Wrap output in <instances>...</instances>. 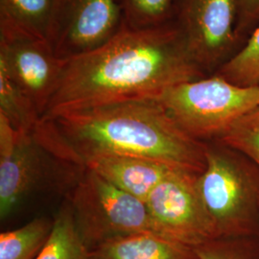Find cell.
<instances>
[{
	"mask_svg": "<svg viewBox=\"0 0 259 259\" xmlns=\"http://www.w3.org/2000/svg\"><path fill=\"white\" fill-rule=\"evenodd\" d=\"M205 75L174 20L144 29L123 23L102 47L66 60L41 120L114 104L158 100L168 89Z\"/></svg>",
	"mask_w": 259,
	"mask_h": 259,
	"instance_id": "obj_1",
	"label": "cell"
},
{
	"mask_svg": "<svg viewBox=\"0 0 259 259\" xmlns=\"http://www.w3.org/2000/svg\"><path fill=\"white\" fill-rule=\"evenodd\" d=\"M70 161L93 154L143 157L202 174L205 143L181 129L157 100L134 101L70 112L55 120Z\"/></svg>",
	"mask_w": 259,
	"mask_h": 259,
	"instance_id": "obj_2",
	"label": "cell"
},
{
	"mask_svg": "<svg viewBox=\"0 0 259 259\" xmlns=\"http://www.w3.org/2000/svg\"><path fill=\"white\" fill-rule=\"evenodd\" d=\"M205 143L199 188L219 237H259V167L221 141Z\"/></svg>",
	"mask_w": 259,
	"mask_h": 259,
	"instance_id": "obj_3",
	"label": "cell"
},
{
	"mask_svg": "<svg viewBox=\"0 0 259 259\" xmlns=\"http://www.w3.org/2000/svg\"><path fill=\"white\" fill-rule=\"evenodd\" d=\"M157 101L188 136L210 142L259 107V88L239 87L213 74L176 84Z\"/></svg>",
	"mask_w": 259,
	"mask_h": 259,
	"instance_id": "obj_4",
	"label": "cell"
},
{
	"mask_svg": "<svg viewBox=\"0 0 259 259\" xmlns=\"http://www.w3.org/2000/svg\"><path fill=\"white\" fill-rule=\"evenodd\" d=\"M85 170L69 204L78 232L90 250L132 234L157 233L145 202Z\"/></svg>",
	"mask_w": 259,
	"mask_h": 259,
	"instance_id": "obj_5",
	"label": "cell"
},
{
	"mask_svg": "<svg viewBox=\"0 0 259 259\" xmlns=\"http://www.w3.org/2000/svg\"><path fill=\"white\" fill-rule=\"evenodd\" d=\"M199 176L173 170L145 201L156 232L193 249L219 237L200 192Z\"/></svg>",
	"mask_w": 259,
	"mask_h": 259,
	"instance_id": "obj_6",
	"label": "cell"
},
{
	"mask_svg": "<svg viewBox=\"0 0 259 259\" xmlns=\"http://www.w3.org/2000/svg\"><path fill=\"white\" fill-rule=\"evenodd\" d=\"M173 20L205 74L232 57L238 38L237 0H176Z\"/></svg>",
	"mask_w": 259,
	"mask_h": 259,
	"instance_id": "obj_7",
	"label": "cell"
},
{
	"mask_svg": "<svg viewBox=\"0 0 259 259\" xmlns=\"http://www.w3.org/2000/svg\"><path fill=\"white\" fill-rule=\"evenodd\" d=\"M122 26L117 0H57L49 44L67 60L102 47Z\"/></svg>",
	"mask_w": 259,
	"mask_h": 259,
	"instance_id": "obj_8",
	"label": "cell"
},
{
	"mask_svg": "<svg viewBox=\"0 0 259 259\" xmlns=\"http://www.w3.org/2000/svg\"><path fill=\"white\" fill-rule=\"evenodd\" d=\"M65 64L48 41L0 33V66L27 94L40 116L55 93Z\"/></svg>",
	"mask_w": 259,
	"mask_h": 259,
	"instance_id": "obj_9",
	"label": "cell"
},
{
	"mask_svg": "<svg viewBox=\"0 0 259 259\" xmlns=\"http://www.w3.org/2000/svg\"><path fill=\"white\" fill-rule=\"evenodd\" d=\"M42 146L33 134L15 129L0 113V216L4 220L38 184Z\"/></svg>",
	"mask_w": 259,
	"mask_h": 259,
	"instance_id": "obj_10",
	"label": "cell"
},
{
	"mask_svg": "<svg viewBox=\"0 0 259 259\" xmlns=\"http://www.w3.org/2000/svg\"><path fill=\"white\" fill-rule=\"evenodd\" d=\"M81 164L143 202L159 183L178 169L143 157L112 154L87 156Z\"/></svg>",
	"mask_w": 259,
	"mask_h": 259,
	"instance_id": "obj_11",
	"label": "cell"
},
{
	"mask_svg": "<svg viewBox=\"0 0 259 259\" xmlns=\"http://www.w3.org/2000/svg\"><path fill=\"white\" fill-rule=\"evenodd\" d=\"M89 259H198L194 249L155 232H143L100 244Z\"/></svg>",
	"mask_w": 259,
	"mask_h": 259,
	"instance_id": "obj_12",
	"label": "cell"
},
{
	"mask_svg": "<svg viewBox=\"0 0 259 259\" xmlns=\"http://www.w3.org/2000/svg\"><path fill=\"white\" fill-rule=\"evenodd\" d=\"M57 0H0V33L49 42Z\"/></svg>",
	"mask_w": 259,
	"mask_h": 259,
	"instance_id": "obj_13",
	"label": "cell"
},
{
	"mask_svg": "<svg viewBox=\"0 0 259 259\" xmlns=\"http://www.w3.org/2000/svg\"><path fill=\"white\" fill-rule=\"evenodd\" d=\"M54 220L33 219L20 228L1 232L0 259H36L52 232Z\"/></svg>",
	"mask_w": 259,
	"mask_h": 259,
	"instance_id": "obj_14",
	"label": "cell"
},
{
	"mask_svg": "<svg viewBox=\"0 0 259 259\" xmlns=\"http://www.w3.org/2000/svg\"><path fill=\"white\" fill-rule=\"evenodd\" d=\"M89 251L67 203L57 214L51 234L36 259H89Z\"/></svg>",
	"mask_w": 259,
	"mask_h": 259,
	"instance_id": "obj_15",
	"label": "cell"
},
{
	"mask_svg": "<svg viewBox=\"0 0 259 259\" xmlns=\"http://www.w3.org/2000/svg\"><path fill=\"white\" fill-rule=\"evenodd\" d=\"M0 113L15 129L32 134L41 121L35 104L0 66Z\"/></svg>",
	"mask_w": 259,
	"mask_h": 259,
	"instance_id": "obj_16",
	"label": "cell"
},
{
	"mask_svg": "<svg viewBox=\"0 0 259 259\" xmlns=\"http://www.w3.org/2000/svg\"><path fill=\"white\" fill-rule=\"evenodd\" d=\"M214 75L239 87L259 88V25L245 47L223 64Z\"/></svg>",
	"mask_w": 259,
	"mask_h": 259,
	"instance_id": "obj_17",
	"label": "cell"
},
{
	"mask_svg": "<svg viewBox=\"0 0 259 259\" xmlns=\"http://www.w3.org/2000/svg\"><path fill=\"white\" fill-rule=\"evenodd\" d=\"M123 23L133 29L156 27L173 20L176 0H117Z\"/></svg>",
	"mask_w": 259,
	"mask_h": 259,
	"instance_id": "obj_18",
	"label": "cell"
},
{
	"mask_svg": "<svg viewBox=\"0 0 259 259\" xmlns=\"http://www.w3.org/2000/svg\"><path fill=\"white\" fill-rule=\"evenodd\" d=\"M194 250L198 259H259V237H217Z\"/></svg>",
	"mask_w": 259,
	"mask_h": 259,
	"instance_id": "obj_19",
	"label": "cell"
},
{
	"mask_svg": "<svg viewBox=\"0 0 259 259\" xmlns=\"http://www.w3.org/2000/svg\"><path fill=\"white\" fill-rule=\"evenodd\" d=\"M217 141L238 150L259 167V107L236 121Z\"/></svg>",
	"mask_w": 259,
	"mask_h": 259,
	"instance_id": "obj_20",
	"label": "cell"
},
{
	"mask_svg": "<svg viewBox=\"0 0 259 259\" xmlns=\"http://www.w3.org/2000/svg\"><path fill=\"white\" fill-rule=\"evenodd\" d=\"M259 22V0H237V34Z\"/></svg>",
	"mask_w": 259,
	"mask_h": 259,
	"instance_id": "obj_21",
	"label": "cell"
}]
</instances>
